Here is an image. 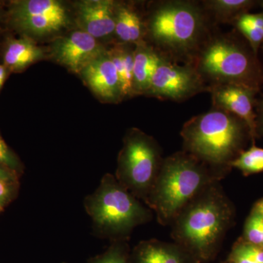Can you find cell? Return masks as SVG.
Here are the masks:
<instances>
[{
  "mask_svg": "<svg viewBox=\"0 0 263 263\" xmlns=\"http://www.w3.org/2000/svg\"><path fill=\"white\" fill-rule=\"evenodd\" d=\"M44 51L30 37H9L3 51V63L10 72H21L42 60Z\"/></svg>",
  "mask_w": 263,
  "mask_h": 263,
  "instance_id": "cell-15",
  "label": "cell"
},
{
  "mask_svg": "<svg viewBox=\"0 0 263 263\" xmlns=\"http://www.w3.org/2000/svg\"><path fill=\"white\" fill-rule=\"evenodd\" d=\"M260 130L263 133V101L260 109Z\"/></svg>",
  "mask_w": 263,
  "mask_h": 263,
  "instance_id": "cell-30",
  "label": "cell"
},
{
  "mask_svg": "<svg viewBox=\"0 0 263 263\" xmlns=\"http://www.w3.org/2000/svg\"><path fill=\"white\" fill-rule=\"evenodd\" d=\"M19 181H0V214L18 196Z\"/></svg>",
  "mask_w": 263,
  "mask_h": 263,
  "instance_id": "cell-26",
  "label": "cell"
},
{
  "mask_svg": "<svg viewBox=\"0 0 263 263\" xmlns=\"http://www.w3.org/2000/svg\"><path fill=\"white\" fill-rule=\"evenodd\" d=\"M224 263H229V262H227V261H226V262H224Z\"/></svg>",
  "mask_w": 263,
  "mask_h": 263,
  "instance_id": "cell-33",
  "label": "cell"
},
{
  "mask_svg": "<svg viewBox=\"0 0 263 263\" xmlns=\"http://www.w3.org/2000/svg\"><path fill=\"white\" fill-rule=\"evenodd\" d=\"M84 205L94 234L110 241L129 240L136 227L153 218L152 210L110 174L104 175L94 193L85 197Z\"/></svg>",
  "mask_w": 263,
  "mask_h": 263,
  "instance_id": "cell-4",
  "label": "cell"
},
{
  "mask_svg": "<svg viewBox=\"0 0 263 263\" xmlns=\"http://www.w3.org/2000/svg\"><path fill=\"white\" fill-rule=\"evenodd\" d=\"M230 167L240 170L245 176L263 171V148L254 146L243 151L237 158L230 162Z\"/></svg>",
  "mask_w": 263,
  "mask_h": 263,
  "instance_id": "cell-22",
  "label": "cell"
},
{
  "mask_svg": "<svg viewBox=\"0 0 263 263\" xmlns=\"http://www.w3.org/2000/svg\"><path fill=\"white\" fill-rule=\"evenodd\" d=\"M110 242L105 252L90 257L86 263H130L131 249L129 240L121 239Z\"/></svg>",
  "mask_w": 263,
  "mask_h": 263,
  "instance_id": "cell-21",
  "label": "cell"
},
{
  "mask_svg": "<svg viewBox=\"0 0 263 263\" xmlns=\"http://www.w3.org/2000/svg\"><path fill=\"white\" fill-rule=\"evenodd\" d=\"M262 8H263V2L262 3Z\"/></svg>",
  "mask_w": 263,
  "mask_h": 263,
  "instance_id": "cell-32",
  "label": "cell"
},
{
  "mask_svg": "<svg viewBox=\"0 0 263 263\" xmlns=\"http://www.w3.org/2000/svg\"><path fill=\"white\" fill-rule=\"evenodd\" d=\"M148 31L166 53L185 56L199 47L205 32V17L195 3L163 2L151 15Z\"/></svg>",
  "mask_w": 263,
  "mask_h": 263,
  "instance_id": "cell-5",
  "label": "cell"
},
{
  "mask_svg": "<svg viewBox=\"0 0 263 263\" xmlns=\"http://www.w3.org/2000/svg\"><path fill=\"white\" fill-rule=\"evenodd\" d=\"M115 34L123 43L127 44L143 42L145 26L141 15L133 7L116 3Z\"/></svg>",
  "mask_w": 263,
  "mask_h": 263,
  "instance_id": "cell-17",
  "label": "cell"
},
{
  "mask_svg": "<svg viewBox=\"0 0 263 263\" xmlns=\"http://www.w3.org/2000/svg\"><path fill=\"white\" fill-rule=\"evenodd\" d=\"M227 262L263 263V249L240 239L233 246Z\"/></svg>",
  "mask_w": 263,
  "mask_h": 263,
  "instance_id": "cell-23",
  "label": "cell"
},
{
  "mask_svg": "<svg viewBox=\"0 0 263 263\" xmlns=\"http://www.w3.org/2000/svg\"><path fill=\"white\" fill-rule=\"evenodd\" d=\"M234 22L238 30L248 40L254 53L257 54L263 41V13H243Z\"/></svg>",
  "mask_w": 263,
  "mask_h": 263,
  "instance_id": "cell-20",
  "label": "cell"
},
{
  "mask_svg": "<svg viewBox=\"0 0 263 263\" xmlns=\"http://www.w3.org/2000/svg\"><path fill=\"white\" fill-rule=\"evenodd\" d=\"M163 160L157 141L133 128L124 136L118 157L116 179L136 198L146 203Z\"/></svg>",
  "mask_w": 263,
  "mask_h": 263,
  "instance_id": "cell-7",
  "label": "cell"
},
{
  "mask_svg": "<svg viewBox=\"0 0 263 263\" xmlns=\"http://www.w3.org/2000/svg\"><path fill=\"white\" fill-rule=\"evenodd\" d=\"M61 263H67V262H61Z\"/></svg>",
  "mask_w": 263,
  "mask_h": 263,
  "instance_id": "cell-34",
  "label": "cell"
},
{
  "mask_svg": "<svg viewBox=\"0 0 263 263\" xmlns=\"http://www.w3.org/2000/svg\"><path fill=\"white\" fill-rule=\"evenodd\" d=\"M209 89L212 93L214 108L226 110L241 119L248 127L254 141L257 134V116L254 109L258 88L242 84H223L212 85Z\"/></svg>",
  "mask_w": 263,
  "mask_h": 263,
  "instance_id": "cell-10",
  "label": "cell"
},
{
  "mask_svg": "<svg viewBox=\"0 0 263 263\" xmlns=\"http://www.w3.org/2000/svg\"><path fill=\"white\" fill-rule=\"evenodd\" d=\"M162 55L144 41L136 45L133 63V92L146 95Z\"/></svg>",
  "mask_w": 263,
  "mask_h": 263,
  "instance_id": "cell-16",
  "label": "cell"
},
{
  "mask_svg": "<svg viewBox=\"0 0 263 263\" xmlns=\"http://www.w3.org/2000/svg\"><path fill=\"white\" fill-rule=\"evenodd\" d=\"M116 3L110 0H85L77 5L81 30L95 39L115 33Z\"/></svg>",
  "mask_w": 263,
  "mask_h": 263,
  "instance_id": "cell-13",
  "label": "cell"
},
{
  "mask_svg": "<svg viewBox=\"0 0 263 263\" xmlns=\"http://www.w3.org/2000/svg\"><path fill=\"white\" fill-rule=\"evenodd\" d=\"M80 74L93 92L105 101L118 102L122 98L119 76L108 51L89 62Z\"/></svg>",
  "mask_w": 263,
  "mask_h": 263,
  "instance_id": "cell-12",
  "label": "cell"
},
{
  "mask_svg": "<svg viewBox=\"0 0 263 263\" xmlns=\"http://www.w3.org/2000/svg\"><path fill=\"white\" fill-rule=\"evenodd\" d=\"M105 51L97 39L81 29L58 38L52 46V56L71 72L80 74L89 62Z\"/></svg>",
  "mask_w": 263,
  "mask_h": 263,
  "instance_id": "cell-11",
  "label": "cell"
},
{
  "mask_svg": "<svg viewBox=\"0 0 263 263\" xmlns=\"http://www.w3.org/2000/svg\"><path fill=\"white\" fill-rule=\"evenodd\" d=\"M233 217L234 209L220 182L214 183L175 218L171 237L197 263L209 262L219 253Z\"/></svg>",
  "mask_w": 263,
  "mask_h": 263,
  "instance_id": "cell-1",
  "label": "cell"
},
{
  "mask_svg": "<svg viewBox=\"0 0 263 263\" xmlns=\"http://www.w3.org/2000/svg\"><path fill=\"white\" fill-rule=\"evenodd\" d=\"M252 210L258 213V214H260V215L263 217V198L255 204V205H254V209H252Z\"/></svg>",
  "mask_w": 263,
  "mask_h": 263,
  "instance_id": "cell-29",
  "label": "cell"
},
{
  "mask_svg": "<svg viewBox=\"0 0 263 263\" xmlns=\"http://www.w3.org/2000/svg\"><path fill=\"white\" fill-rule=\"evenodd\" d=\"M230 167H216L182 151L166 157L146 205L157 221L171 226L186 205L205 189L220 182Z\"/></svg>",
  "mask_w": 263,
  "mask_h": 263,
  "instance_id": "cell-2",
  "label": "cell"
},
{
  "mask_svg": "<svg viewBox=\"0 0 263 263\" xmlns=\"http://www.w3.org/2000/svg\"><path fill=\"white\" fill-rule=\"evenodd\" d=\"M205 89L203 79L193 67L179 65L162 56L146 95L181 101Z\"/></svg>",
  "mask_w": 263,
  "mask_h": 263,
  "instance_id": "cell-9",
  "label": "cell"
},
{
  "mask_svg": "<svg viewBox=\"0 0 263 263\" xmlns=\"http://www.w3.org/2000/svg\"><path fill=\"white\" fill-rule=\"evenodd\" d=\"M205 9L221 22H235L254 4L249 0H211L204 2Z\"/></svg>",
  "mask_w": 263,
  "mask_h": 263,
  "instance_id": "cell-19",
  "label": "cell"
},
{
  "mask_svg": "<svg viewBox=\"0 0 263 263\" xmlns=\"http://www.w3.org/2000/svg\"><path fill=\"white\" fill-rule=\"evenodd\" d=\"M194 68L212 85L235 84L258 88L260 72L253 57L231 38H212L202 46Z\"/></svg>",
  "mask_w": 263,
  "mask_h": 263,
  "instance_id": "cell-6",
  "label": "cell"
},
{
  "mask_svg": "<svg viewBox=\"0 0 263 263\" xmlns=\"http://www.w3.org/2000/svg\"><path fill=\"white\" fill-rule=\"evenodd\" d=\"M2 15H3V7H2L1 3H0V18H1Z\"/></svg>",
  "mask_w": 263,
  "mask_h": 263,
  "instance_id": "cell-31",
  "label": "cell"
},
{
  "mask_svg": "<svg viewBox=\"0 0 263 263\" xmlns=\"http://www.w3.org/2000/svg\"><path fill=\"white\" fill-rule=\"evenodd\" d=\"M9 73V71L5 67V66L3 64H0V90L3 88Z\"/></svg>",
  "mask_w": 263,
  "mask_h": 263,
  "instance_id": "cell-28",
  "label": "cell"
},
{
  "mask_svg": "<svg viewBox=\"0 0 263 263\" xmlns=\"http://www.w3.org/2000/svg\"><path fill=\"white\" fill-rule=\"evenodd\" d=\"M120 82L122 98L132 96L133 92V63L134 50L125 45H117L108 51Z\"/></svg>",
  "mask_w": 263,
  "mask_h": 263,
  "instance_id": "cell-18",
  "label": "cell"
},
{
  "mask_svg": "<svg viewBox=\"0 0 263 263\" xmlns=\"http://www.w3.org/2000/svg\"><path fill=\"white\" fill-rule=\"evenodd\" d=\"M242 239L263 249V217L253 210L246 221Z\"/></svg>",
  "mask_w": 263,
  "mask_h": 263,
  "instance_id": "cell-24",
  "label": "cell"
},
{
  "mask_svg": "<svg viewBox=\"0 0 263 263\" xmlns=\"http://www.w3.org/2000/svg\"><path fill=\"white\" fill-rule=\"evenodd\" d=\"M130 263H197L179 245L157 239L142 240L131 249Z\"/></svg>",
  "mask_w": 263,
  "mask_h": 263,
  "instance_id": "cell-14",
  "label": "cell"
},
{
  "mask_svg": "<svg viewBox=\"0 0 263 263\" xmlns=\"http://www.w3.org/2000/svg\"><path fill=\"white\" fill-rule=\"evenodd\" d=\"M8 16L12 26L27 37L53 34L70 21L65 5L56 0L12 2Z\"/></svg>",
  "mask_w": 263,
  "mask_h": 263,
  "instance_id": "cell-8",
  "label": "cell"
},
{
  "mask_svg": "<svg viewBox=\"0 0 263 263\" xmlns=\"http://www.w3.org/2000/svg\"><path fill=\"white\" fill-rule=\"evenodd\" d=\"M0 166L14 171L19 176L24 174V167L22 161L7 144L0 135Z\"/></svg>",
  "mask_w": 263,
  "mask_h": 263,
  "instance_id": "cell-25",
  "label": "cell"
},
{
  "mask_svg": "<svg viewBox=\"0 0 263 263\" xmlns=\"http://www.w3.org/2000/svg\"><path fill=\"white\" fill-rule=\"evenodd\" d=\"M247 134L250 136L249 128L241 119L216 108L192 118L181 131L183 151L223 167H230V162L243 152Z\"/></svg>",
  "mask_w": 263,
  "mask_h": 263,
  "instance_id": "cell-3",
  "label": "cell"
},
{
  "mask_svg": "<svg viewBox=\"0 0 263 263\" xmlns=\"http://www.w3.org/2000/svg\"><path fill=\"white\" fill-rule=\"evenodd\" d=\"M20 178L14 171L0 166V181H19Z\"/></svg>",
  "mask_w": 263,
  "mask_h": 263,
  "instance_id": "cell-27",
  "label": "cell"
}]
</instances>
